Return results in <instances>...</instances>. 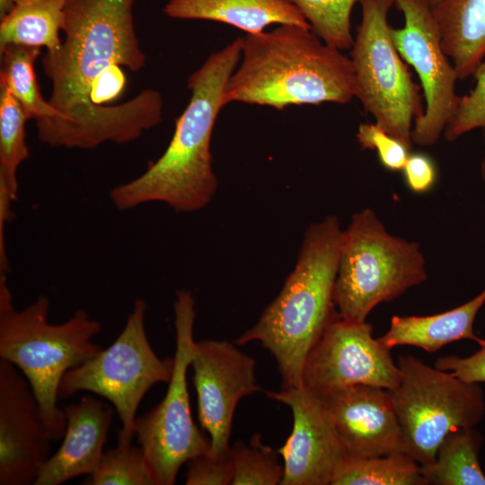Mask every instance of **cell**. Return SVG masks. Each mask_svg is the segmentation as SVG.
<instances>
[{"mask_svg":"<svg viewBox=\"0 0 485 485\" xmlns=\"http://www.w3.org/2000/svg\"><path fill=\"white\" fill-rule=\"evenodd\" d=\"M137 0H65L64 39L41 58L51 83L48 103L58 117L37 121L38 138L51 147L92 149L103 143L126 144L163 119L160 93L145 89L118 105H94V81L115 66L138 72L146 57L137 36Z\"/></svg>","mask_w":485,"mask_h":485,"instance_id":"6da1fadb","label":"cell"},{"mask_svg":"<svg viewBox=\"0 0 485 485\" xmlns=\"http://www.w3.org/2000/svg\"><path fill=\"white\" fill-rule=\"evenodd\" d=\"M242 37L208 56L188 79L190 98L176 119L163 154L138 177L114 187L110 198L119 210L163 202L178 212L207 205L217 189L210 142L214 126L225 106L227 83L242 56Z\"/></svg>","mask_w":485,"mask_h":485,"instance_id":"7a4b0ae2","label":"cell"},{"mask_svg":"<svg viewBox=\"0 0 485 485\" xmlns=\"http://www.w3.org/2000/svg\"><path fill=\"white\" fill-rule=\"evenodd\" d=\"M350 57L311 29L292 24L242 37V56L225 103L283 110L291 105L344 104L356 97Z\"/></svg>","mask_w":485,"mask_h":485,"instance_id":"3957f363","label":"cell"},{"mask_svg":"<svg viewBox=\"0 0 485 485\" xmlns=\"http://www.w3.org/2000/svg\"><path fill=\"white\" fill-rule=\"evenodd\" d=\"M342 237L335 216L311 225L279 295L235 340L237 345L258 341L268 349L278 364L283 388L303 386L311 349L339 316L333 295Z\"/></svg>","mask_w":485,"mask_h":485,"instance_id":"277c9868","label":"cell"},{"mask_svg":"<svg viewBox=\"0 0 485 485\" xmlns=\"http://www.w3.org/2000/svg\"><path fill=\"white\" fill-rule=\"evenodd\" d=\"M50 301L40 295L16 310L7 285L0 274V358L14 365L26 377L37 398L42 421L52 441L66 430L64 410L57 405L62 378L97 355L102 348L93 341L101 324L78 309L66 322H48Z\"/></svg>","mask_w":485,"mask_h":485,"instance_id":"5b68a950","label":"cell"},{"mask_svg":"<svg viewBox=\"0 0 485 485\" xmlns=\"http://www.w3.org/2000/svg\"><path fill=\"white\" fill-rule=\"evenodd\" d=\"M427 277L419 245L389 234L375 211L365 208L343 231L333 295L338 315L365 322L376 305L396 299Z\"/></svg>","mask_w":485,"mask_h":485,"instance_id":"8992f818","label":"cell"},{"mask_svg":"<svg viewBox=\"0 0 485 485\" xmlns=\"http://www.w3.org/2000/svg\"><path fill=\"white\" fill-rule=\"evenodd\" d=\"M397 365L401 380L389 391L405 451L419 465H426L435 460L449 432L482 420L484 393L479 383L460 379L413 356L400 357Z\"/></svg>","mask_w":485,"mask_h":485,"instance_id":"52a82bcc","label":"cell"},{"mask_svg":"<svg viewBox=\"0 0 485 485\" xmlns=\"http://www.w3.org/2000/svg\"><path fill=\"white\" fill-rule=\"evenodd\" d=\"M146 303L138 298L125 326L107 348L69 370L59 385L58 397L89 392L112 404L121 422L118 445L132 443L138 406L156 384L169 383L174 357L160 358L151 347L145 329Z\"/></svg>","mask_w":485,"mask_h":485,"instance_id":"ba28073f","label":"cell"},{"mask_svg":"<svg viewBox=\"0 0 485 485\" xmlns=\"http://www.w3.org/2000/svg\"><path fill=\"white\" fill-rule=\"evenodd\" d=\"M362 10L350 59L356 98L375 123L412 146V124L422 116L420 87L414 83L392 36L388 13L394 0H358Z\"/></svg>","mask_w":485,"mask_h":485,"instance_id":"9c48e42d","label":"cell"},{"mask_svg":"<svg viewBox=\"0 0 485 485\" xmlns=\"http://www.w3.org/2000/svg\"><path fill=\"white\" fill-rule=\"evenodd\" d=\"M195 302L188 290L176 293L174 368L163 400L137 417L135 436L142 448L156 485H173L181 467L208 453L210 439L195 424L190 405L187 375L195 340Z\"/></svg>","mask_w":485,"mask_h":485,"instance_id":"30bf717a","label":"cell"},{"mask_svg":"<svg viewBox=\"0 0 485 485\" xmlns=\"http://www.w3.org/2000/svg\"><path fill=\"white\" fill-rule=\"evenodd\" d=\"M403 13L404 25L392 28L401 58L411 66L420 81L424 112L414 121L412 142L420 146L436 144L457 109V73L445 55L432 6L427 0H394Z\"/></svg>","mask_w":485,"mask_h":485,"instance_id":"8fae6325","label":"cell"},{"mask_svg":"<svg viewBox=\"0 0 485 485\" xmlns=\"http://www.w3.org/2000/svg\"><path fill=\"white\" fill-rule=\"evenodd\" d=\"M390 351L374 337L371 323L338 316L311 349L303 386L321 397L359 384L392 390L401 373Z\"/></svg>","mask_w":485,"mask_h":485,"instance_id":"7c38bea8","label":"cell"},{"mask_svg":"<svg viewBox=\"0 0 485 485\" xmlns=\"http://www.w3.org/2000/svg\"><path fill=\"white\" fill-rule=\"evenodd\" d=\"M190 367L197 392L200 426L209 434L208 452L225 456L236 406L241 399L260 390L253 357L226 340L195 341Z\"/></svg>","mask_w":485,"mask_h":485,"instance_id":"4fadbf2b","label":"cell"},{"mask_svg":"<svg viewBox=\"0 0 485 485\" xmlns=\"http://www.w3.org/2000/svg\"><path fill=\"white\" fill-rule=\"evenodd\" d=\"M289 407L293 429L278 449L284 461L281 485H331L347 454L323 399L304 386L267 392Z\"/></svg>","mask_w":485,"mask_h":485,"instance_id":"5bb4252c","label":"cell"},{"mask_svg":"<svg viewBox=\"0 0 485 485\" xmlns=\"http://www.w3.org/2000/svg\"><path fill=\"white\" fill-rule=\"evenodd\" d=\"M51 442L30 383L0 358V485H34Z\"/></svg>","mask_w":485,"mask_h":485,"instance_id":"9a60e30c","label":"cell"},{"mask_svg":"<svg viewBox=\"0 0 485 485\" xmlns=\"http://www.w3.org/2000/svg\"><path fill=\"white\" fill-rule=\"evenodd\" d=\"M322 398L347 457L406 454L389 390L359 384Z\"/></svg>","mask_w":485,"mask_h":485,"instance_id":"2e32d148","label":"cell"},{"mask_svg":"<svg viewBox=\"0 0 485 485\" xmlns=\"http://www.w3.org/2000/svg\"><path fill=\"white\" fill-rule=\"evenodd\" d=\"M66 430L58 449L40 466L34 485H60L92 475L104 454L114 408L93 396H84L64 409Z\"/></svg>","mask_w":485,"mask_h":485,"instance_id":"e0dca14e","label":"cell"},{"mask_svg":"<svg viewBox=\"0 0 485 485\" xmlns=\"http://www.w3.org/2000/svg\"><path fill=\"white\" fill-rule=\"evenodd\" d=\"M163 13L173 19L223 22L246 34L261 32L271 24L311 29L291 0H169Z\"/></svg>","mask_w":485,"mask_h":485,"instance_id":"ac0fdd59","label":"cell"},{"mask_svg":"<svg viewBox=\"0 0 485 485\" xmlns=\"http://www.w3.org/2000/svg\"><path fill=\"white\" fill-rule=\"evenodd\" d=\"M484 304L485 289L467 303L441 313L393 315L388 331L377 339L390 350L397 346H414L428 353L461 340H471L481 346L485 340L475 334L473 324Z\"/></svg>","mask_w":485,"mask_h":485,"instance_id":"d6986e66","label":"cell"},{"mask_svg":"<svg viewBox=\"0 0 485 485\" xmlns=\"http://www.w3.org/2000/svg\"><path fill=\"white\" fill-rule=\"evenodd\" d=\"M432 12L458 79L472 75L485 57V0H442Z\"/></svg>","mask_w":485,"mask_h":485,"instance_id":"ffe728a7","label":"cell"},{"mask_svg":"<svg viewBox=\"0 0 485 485\" xmlns=\"http://www.w3.org/2000/svg\"><path fill=\"white\" fill-rule=\"evenodd\" d=\"M30 119L18 100L0 82V252H5L4 226L13 216L17 171L29 157L25 124Z\"/></svg>","mask_w":485,"mask_h":485,"instance_id":"44dd1931","label":"cell"},{"mask_svg":"<svg viewBox=\"0 0 485 485\" xmlns=\"http://www.w3.org/2000/svg\"><path fill=\"white\" fill-rule=\"evenodd\" d=\"M65 0H20L0 20V50L8 45L57 50L65 22Z\"/></svg>","mask_w":485,"mask_h":485,"instance_id":"7402d4cb","label":"cell"},{"mask_svg":"<svg viewBox=\"0 0 485 485\" xmlns=\"http://www.w3.org/2000/svg\"><path fill=\"white\" fill-rule=\"evenodd\" d=\"M473 428L449 432L439 445L435 460L420 465L428 484L485 485V473L479 459L483 437Z\"/></svg>","mask_w":485,"mask_h":485,"instance_id":"603a6c76","label":"cell"},{"mask_svg":"<svg viewBox=\"0 0 485 485\" xmlns=\"http://www.w3.org/2000/svg\"><path fill=\"white\" fill-rule=\"evenodd\" d=\"M40 53V48L23 45H8L0 50V82L35 122L58 117L57 111L42 96L37 82L34 64Z\"/></svg>","mask_w":485,"mask_h":485,"instance_id":"cb8c5ba5","label":"cell"},{"mask_svg":"<svg viewBox=\"0 0 485 485\" xmlns=\"http://www.w3.org/2000/svg\"><path fill=\"white\" fill-rule=\"evenodd\" d=\"M331 485H428L420 465L405 453L346 457Z\"/></svg>","mask_w":485,"mask_h":485,"instance_id":"d4e9b609","label":"cell"},{"mask_svg":"<svg viewBox=\"0 0 485 485\" xmlns=\"http://www.w3.org/2000/svg\"><path fill=\"white\" fill-rule=\"evenodd\" d=\"M233 462V485H277L284 476L278 452L264 445L255 433L249 443L238 441L229 449Z\"/></svg>","mask_w":485,"mask_h":485,"instance_id":"484cf974","label":"cell"},{"mask_svg":"<svg viewBox=\"0 0 485 485\" xmlns=\"http://www.w3.org/2000/svg\"><path fill=\"white\" fill-rule=\"evenodd\" d=\"M310 25L311 31L340 50L352 47L351 12L358 0H291Z\"/></svg>","mask_w":485,"mask_h":485,"instance_id":"4316f807","label":"cell"},{"mask_svg":"<svg viewBox=\"0 0 485 485\" xmlns=\"http://www.w3.org/2000/svg\"><path fill=\"white\" fill-rule=\"evenodd\" d=\"M86 485H156L146 456L139 445L132 443L104 452Z\"/></svg>","mask_w":485,"mask_h":485,"instance_id":"83f0119b","label":"cell"},{"mask_svg":"<svg viewBox=\"0 0 485 485\" xmlns=\"http://www.w3.org/2000/svg\"><path fill=\"white\" fill-rule=\"evenodd\" d=\"M474 88L459 97L457 109L444 130V136L453 142L472 130L481 128L485 132V60L472 75Z\"/></svg>","mask_w":485,"mask_h":485,"instance_id":"f1b7e54d","label":"cell"},{"mask_svg":"<svg viewBox=\"0 0 485 485\" xmlns=\"http://www.w3.org/2000/svg\"><path fill=\"white\" fill-rule=\"evenodd\" d=\"M357 139L362 149L375 150L382 165L389 171H401L410 149L376 123H361Z\"/></svg>","mask_w":485,"mask_h":485,"instance_id":"f546056e","label":"cell"},{"mask_svg":"<svg viewBox=\"0 0 485 485\" xmlns=\"http://www.w3.org/2000/svg\"><path fill=\"white\" fill-rule=\"evenodd\" d=\"M185 484L228 485L234 477L230 453L224 457H214L208 453L197 455L187 463Z\"/></svg>","mask_w":485,"mask_h":485,"instance_id":"4dcf8cb0","label":"cell"},{"mask_svg":"<svg viewBox=\"0 0 485 485\" xmlns=\"http://www.w3.org/2000/svg\"><path fill=\"white\" fill-rule=\"evenodd\" d=\"M480 347L478 351L466 357H440L434 366L467 382L485 383V342Z\"/></svg>","mask_w":485,"mask_h":485,"instance_id":"1f68e13d","label":"cell"},{"mask_svg":"<svg viewBox=\"0 0 485 485\" xmlns=\"http://www.w3.org/2000/svg\"><path fill=\"white\" fill-rule=\"evenodd\" d=\"M401 171L407 187L417 194L429 191L436 181L435 163L425 154H410Z\"/></svg>","mask_w":485,"mask_h":485,"instance_id":"d6a6232c","label":"cell"},{"mask_svg":"<svg viewBox=\"0 0 485 485\" xmlns=\"http://www.w3.org/2000/svg\"><path fill=\"white\" fill-rule=\"evenodd\" d=\"M127 80L121 66H115L98 77L91 87L94 105L102 106L116 100L124 91Z\"/></svg>","mask_w":485,"mask_h":485,"instance_id":"836d02e7","label":"cell"},{"mask_svg":"<svg viewBox=\"0 0 485 485\" xmlns=\"http://www.w3.org/2000/svg\"><path fill=\"white\" fill-rule=\"evenodd\" d=\"M20 0H0V20H2Z\"/></svg>","mask_w":485,"mask_h":485,"instance_id":"e575fe53","label":"cell"},{"mask_svg":"<svg viewBox=\"0 0 485 485\" xmlns=\"http://www.w3.org/2000/svg\"><path fill=\"white\" fill-rule=\"evenodd\" d=\"M484 146H485V134H484ZM481 174L482 179L485 181V155L481 163Z\"/></svg>","mask_w":485,"mask_h":485,"instance_id":"d590c367","label":"cell"},{"mask_svg":"<svg viewBox=\"0 0 485 485\" xmlns=\"http://www.w3.org/2000/svg\"><path fill=\"white\" fill-rule=\"evenodd\" d=\"M427 1L431 4V6H434L437 4L439 2H441L442 0H427Z\"/></svg>","mask_w":485,"mask_h":485,"instance_id":"8d00e7d4","label":"cell"}]
</instances>
